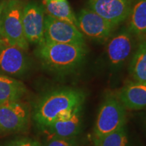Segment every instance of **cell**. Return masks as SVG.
Listing matches in <instances>:
<instances>
[{
  "instance_id": "8992f818",
  "label": "cell",
  "mask_w": 146,
  "mask_h": 146,
  "mask_svg": "<svg viewBox=\"0 0 146 146\" xmlns=\"http://www.w3.org/2000/svg\"><path fill=\"white\" fill-rule=\"evenodd\" d=\"M45 10L36 1L25 3L23 12L24 33L29 43L39 45L45 41Z\"/></svg>"
},
{
  "instance_id": "d6986e66",
  "label": "cell",
  "mask_w": 146,
  "mask_h": 146,
  "mask_svg": "<svg viewBox=\"0 0 146 146\" xmlns=\"http://www.w3.org/2000/svg\"><path fill=\"white\" fill-rule=\"evenodd\" d=\"M43 146H78L76 137L60 138L50 137Z\"/></svg>"
},
{
  "instance_id": "8fae6325",
  "label": "cell",
  "mask_w": 146,
  "mask_h": 146,
  "mask_svg": "<svg viewBox=\"0 0 146 146\" xmlns=\"http://www.w3.org/2000/svg\"><path fill=\"white\" fill-rule=\"evenodd\" d=\"M82 107L62 116L47 127L45 130L51 137L60 138L75 137L81 131Z\"/></svg>"
},
{
  "instance_id": "2e32d148",
  "label": "cell",
  "mask_w": 146,
  "mask_h": 146,
  "mask_svg": "<svg viewBox=\"0 0 146 146\" xmlns=\"http://www.w3.org/2000/svg\"><path fill=\"white\" fill-rule=\"evenodd\" d=\"M129 30L138 36L146 35V0H135L129 16Z\"/></svg>"
},
{
  "instance_id": "e0dca14e",
  "label": "cell",
  "mask_w": 146,
  "mask_h": 146,
  "mask_svg": "<svg viewBox=\"0 0 146 146\" xmlns=\"http://www.w3.org/2000/svg\"><path fill=\"white\" fill-rule=\"evenodd\" d=\"M130 72L133 79L146 83V41L139 45L130 64Z\"/></svg>"
},
{
  "instance_id": "5bb4252c",
  "label": "cell",
  "mask_w": 146,
  "mask_h": 146,
  "mask_svg": "<svg viewBox=\"0 0 146 146\" xmlns=\"http://www.w3.org/2000/svg\"><path fill=\"white\" fill-rule=\"evenodd\" d=\"M27 92V87L23 82L0 74V106L20 101Z\"/></svg>"
},
{
  "instance_id": "4fadbf2b",
  "label": "cell",
  "mask_w": 146,
  "mask_h": 146,
  "mask_svg": "<svg viewBox=\"0 0 146 146\" xmlns=\"http://www.w3.org/2000/svg\"><path fill=\"white\" fill-rule=\"evenodd\" d=\"M118 99L126 109L137 110L146 108V83L131 82L118 93Z\"/></svg>"
},
{
  "instance_id": "7402d4cb",
  "label": "cell",
  "mask_w": 146,
  "mask_h": 146,
  "mask_svg": "<svg viewBox=\"0 0 146 146\" xmlns=\"http://www.w3.org/2000/svg\"><path fill=\"white\" fill-rule=\"evenodd\" d=\"M144 126H145V130H146V113L145 114V116H144Z\"/></svg>"
},
{
  "instance_id": "6da1fadb",
  "label": "cell",
  "mask_w": 146,
  "mask_h": 146,
  "mask_svg": "<svg viewBox=\"0 0 146 146\" xmlns=\"http://www.w3.org/2000/svg\"><path fill=\"white\" fill-rule=\"evenodd\" d=\"M85 100V94L81 89H56L47 94L39 102L35 110L34 119L43 129L59 118L82 107Z\"/></svg>"
},
{
  "instance_id": "ac0fdd59",
  "label": "cell",
  "mask_w": 146,
  "mask_h": 146,
  "mask_svg": "<svg viewBox=\"0 0 146 146\" xmlns=\"http://www.w3.org/2000/svg\"><path fill=\"white\" fill-rule=\"evenodd\" d=\"M96 146H129V136L125 126L102 138Z\"/></svg>"
},
{
  "instance_id": "cb8c5ba5",
  "label": "cell",
  "mask_w": 146,
  "mask_h": 146,
  "mask_svg": "<svg viewBox=\"0 0 146 146\" xmlns=\"http://www.w3.org/2000/svg\"><path fill=\"white\" fill-rule=\"evenodd\" d=\"M55 1H64L65 0H55Z\"/></svg>"
},
{
  "instance_id": "ba28073f",
  "label": "cell",
  "mask_w": 146,
  "mask_h": 146,
  "mask_svg": "<svg viewBox=\"0 0 146 146\" xmlns=\"http://www.w3.org/2000/svg\"><path fill=\"white\" fill-rule=\"evenodd\" d=\"M30 121V110L20 101L0 106V133H16L25 130Z\"/></svg>"
},
{
  "instance_id": "277c9868",
  "label": "cell",
  "mask_w": 146,
  "mask_h": 146,
  "mask_svg": "<svg viewBox=\"0 0 146 146\" xmlns=\"http://www.w3.org/2000/svg\"><path fill=\"white\" fill-rule=\"evenodd\" d=\"M125 123L126 108L118 98L108 96L100 108L96 119L94 131L95 143L125 126Z\"/></svg>"
},
{
  "instance_id": "7c38bea8",
  "label": "cell",
  "mask_w": 146,
  "mask_h": 146,
  "mask_svg": "<svg viewBox=\"0 0 146 146\" xmlns=\"http://www.w3.org/2000/svg\"><path fill=\"white\" fill-rule=\"evenodd\" d=\"M133 49V40L128 31L114 36L107 45V56L111 64L118 67L123 64L130 56Z\"/></svg>"
},
{
  "instance_id": "ffe728a7",
  "label": "cell",
  "mask_w": 146,
  "mask_h": 146,
  "mask_svg": "<svg viewBox=\"0 0 146 146\" xmlns=\"http://www.w3.org/2000/svg\"><path fill=\"white\" fill-rule=\"evenodd\" d=\"M5 146H43L39 142L32 139L24 138L11 142Z\"/></svg>"
},
{
  "instance_id": "9c48e42d",
  "label": "cell",
  "mask_w": 146,
  "mask_h": 146,
  "mask_svg": "<svg viewBox=\"0 0 146 146\" xmlns=\"http://www.w3.org/2000/svg\"><path fill=\"white\" fill-rule=\"evenodd\" d=\"M76 21L77 28L83 35L99 41L107 39L116 27L89 8H84L80 11Z\"/></svg>"
},
{
  "instance_id": "5b68a950",
  "label": "cell",
  "mask_w": 146,
  "mask_h": 146,
  "mask_svg": "<svg viewBox=\"0 0 146 146\" xmlns=\"http://www.w3.org/2000/svg\"><path fill=\"white\" fill-rule=\"evenodd\" d=\"M45 41L85 46L84 35L77 27L56 18L45 15Z\"/></svg>"
},
{
  "instance_id": "7a4b0ae2",
  "label": "cell",
  "mask_w": 146,
  "mask_h": 146,
  "mask_svg": "<svg viewBox=\"0 0 146 146\" xmlns=\"http://www.w3.org/2000/svg\"><path fill=\"white\" fill-rule=\"evenodd\" d=\"M87 54L85 46L49 43L37 45L35 55L45 68L54 72L71 71L81 65Z\"/></svg>"
},
{
  "instance_id": "30bf717a",
  "label": "cell",
  "mask_w": 146,
  "mask_h": 146,
  "mask_svg": "<svg viewBox=\"0 0 146 146\" xmlns=\"http://www.w3.org/2000/svg\"><path fill=\"white\" fill-rule=\"evenodd\" d=\"M133 0H89L88 8L117 27L129 18Z\"/></svg>"
},
{
  "instance_id": "603a6c76",
  "label": "cell",
  "mask_w": 146,
  "mask_h": 146,
  "mask_svg": "<svg viewBox=\"0 0 146 146\" xmlns=\"http://www.w3.org/2000/svg\"><path fill=\"white\" fill-rule=\"evenodd\" d=\"M5 41L4 39H1V38H0V45H1L3 43H4Z\"/></svg>"
},
{
  "instance_id": "52a82bcc",
  "label": "cell",
  "mask_w": 146,
  "mask_h": 146,
  "mask_svg": "<svg viewBox=\"0 0 146 146\" xmlns=\"http://www.w3.org/2000/svg\"><path fill=\"white\" fill-rule=\"evenodd\" d=\"M26 52L6 41L0 45V72L13 78L26 74L31 67Z\"/></svg>"
},
{
  "instance_id": "44dd1931",
  "label": "cell",
  "mask_w": 146,
  "mask_h": 146,
  "mask_svg": "<svg viewBox=\"0 0 146 146\" xmlns=\"http://www.w3.org/2000/svg\"><path fill=\"white\" fill-rule=\"evenodd\" d=\"M7 0H2L0 1V38H1V22H2L3 12L4 10ZM2 39V38H1Z\"/></svg>"
},
{
  "instance_id": "9a60e30c",
  "label": "cell",
  "mask_w": 146,
  "mask_h": 146,
  "mask_svg": "<svg viewBox=\"0 0 146 146\" xmlns=\"http://www.w3.org/2000/svg\"><path fill=\"white\" fill-rule=\"evenodd\" d=\"M43 5L47 15L60 21L67 22L77 27L76 17L67 0L64 1L44 0Z\"/></svg>"
},
{
  "instance_id": "3957f363",
  "label": "cell",
  "mask_w": 146,
  "mask_h": 146,
  "mask_svg": "<svg viewBox=\"0 0 146 146\" xmlns=\"http://www.w3.org/2000/svg\"><path fill=\"white\" fill-rule=\"evenodd\" d=\"M23 0H7L2 15L1 38L9 44L27 51L29 43L24 33Z\"/></svg>"
}]
</instances>
